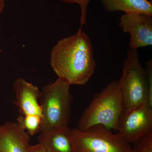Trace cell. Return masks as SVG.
Listing matches in <instances>:
<instances>
[{
	"instance_id": "6da1fadb",
	"label": "cell",
	"mask_w": 152,
	"mask_h": 152,
	"mask_svg": "<svg viewBox=\"0 0 152 152\" xmlns=\"http://www.w3.org/2000/svg\"><path fill=\"white\" fill-rule=\"evenodd\" d=\"M50 64L58 77L71 85L83 86L89 81L96 63L91 41L81 27L58 41L51 51Z\"/></svg>"
},
{
	"instance_id": "7a4b0ae2",
	"label": "cell",
	"mask_w": 152,
	"mask_h": 152,
	"mask_svg": "<svg viewBox=\"0 0 152 152\" xmlns=\"http://www.w3.org/2000/svg\"><path fill=\"white\" fill-rule=\"evenodd\" d=\"M122 112L121 89L118 81L113 80L94 96L82 113L77 128L83 130L95 125H100L116 131Z\"/></svg>"
},
{
	"instance_id": "3957f363",
	"label": "cell",
	"mask_w": 152,
	"mask_h": 152,
	"mask_svg": "<svg viewBox=\"0 0 152 152\" xmlns=\"http://www.w3.org/2000/svg\"><path fill=\"white\" fill-rule=\"evenodd\" d=\"M70 84L59 77L41 91L40 105L42 118L40 132L68 126L71 116Z\"/></svg>"
},
{
	"instance_id": "277c9868",
	"label": "cell",
	"mask_w": 152,
	"mask_h": 152,
	"mask_svg": "<svg viewBox=\"0 0 152 152\" xmlns=\"http://www.w3.org/2000/svg\"><path fill=\"white\" fill-rule=\"evenodd\" d=\"M121 93L122 112L129 111L147 102L146 72L137 50H128L123 62L122 74L118 81Z\"/></svg>"
},
{
	"instance_id": "5b68a950",
	"label": "cell",
	"mask_w": 152,
	"mask_h": 152,
	"mask_svg": "<svg viewBox=\"0 0 152 152\" xmlns=\"http://www.w3.org/2000/svg\"><path fill=\"white\" fill-rule=\"evenodd\" d=\"M75 152H132L131 144L119 133L102 125H95L81 130L72 129Z\"/></svg>"
},
{
	"instance_id": "8992f818",
	"label": "cell",
	"mask_w": 152,
	"mask_h": 152,
	"mask_svg": "<svg viewBox=\"0 0 152 152\" xmlns=\"http://www.w3.org/2000/svg\"><path fill=\"white\" fill-rule=\"evenodd\" d=\"M130 144L152 132V107L145 103L129 111L122 113L116 131Z\"/></svg>"
},
{
	"instance_id": "52a82bcc",
	"label": "cell",
	"mask_w": 152,
	"mask_h": 152,
	"mask_svg": "<svg viewBox=\"0 0 152 152\" xmlns=\"http://www.w3.org/2000/svg\"><path fill=\"white\" fill-rule=\"evenodd\" d=\"M152 16L146 14L125 13L121 17L119 25L123 31L130 35L129 50L152 45Z\"/></svg>"
},
{
	"instance_id": "ba28073f",
	"label": "cell",
	"mask_w": 152,
	"mask_h": 152,
	"mask_svg": "<svg viewBox=\"0 0 152 152\" xmlns=\"http://www.w3.org/2000/svg\"><path fill=\"white\" fill-rule=\"evenodd\" d=\"M15 93L14 104L19 108L21 115H37L42 118V108L39 103L41 91L37 87L22 77L15 80L13 85Z\"/></svg>"
},
{
	"instance_id": "9c48e42d",
	"label": "cell",
	"mask_w": 152,
	"mask_h": 152,
	"mask_svg": "<svg viewBox=\"0 0 152 152\" xmlns=\"http://www.w3.org/2000/svg\"><path fill=\"white\" fill-rule=\"evenodd\" d=\"M30 136L17 122L0 125V152H30Z\"/></svg>"
},
{
	"instance_id": "30bf717a",
	"label": "cell",
	"mask_w": 152,
	"mask_h": 152,
	"mask_svg": "<svg viewBox=\"0 0 152 152\" xmlns=\"http://www.w3.org/2000/svg\"><path fill=\"white\" fill-rule=\"evenodd\" d=\"M38 144L51 152H75L72 140V129L64 127L42 131Z\"/></svg>"
},
{
	"instance_id": "8fae6325",
	"label": "cell",
	"mask_w": 152,
	"mask_h": 152,
	"mask_svg": "<svg viewBox=\"0 0 152 152\" xmlns=\"http://www.w3.org/2000/svg\"><path fill=\"white\" fill-rule=\"evenodd\" d=\"M107 12L123 11L125 13H137L152 16V2L148 0H101Z\"/></svg>"
},
{
	"instance_id": "7c38bea8",
	"label": "cell",
	"mask_w": 152,
	"mask_h": 152,
	"mask_svg": "<svg viewBox=\"0 0 152 152\" xmlns=\"http://www.w3.org/2000/svg\"><path fill=\"white\" fill-rule=\"evenodd\" d=\"M42 121V117L28 114L19 115L17 122L30 136H33L40 132Z\"/></svg>"
},
{
	"instance_id": "4fadbf2b",
	"label": "cell",
	"mask_w": 152,
	"mask_h": 152,
	"mask_svg": "<svg viewBox=\"0 0 152 152\" xmlns=\"http://www.w3.org/2000/svg\"><path fill=\"white\" fill-rule=\"evenodd\" d=\"M132 152H152V132L133 142Z\"/></svg>"
},
{
	"instance_id": "5bb4252c",
	"label": "cell",
	"mask_w": 152,
	"mask_h": 152,
	"mask_svg": "<svg viewBox=\"0 0 152 152\" xmlns=\"http://www.w3.org/2000/svg\"><path fill=\"white\" fill-rule=\"evenodd\" d=\"M91 0H61L63 2L68 4H77L80 6L81 10L80 19V27L86 23L87 13L88 5Z\"/></svg>"
},
{
	"instance_id": "9a60e30c",
	"label": "cell",
	"mask_w": 152,
	"mask_h": 152,
	"mask_svg": "<svg viewBox=\"0 0 152 152\" xmlns=\"http://www.w3.org/2000/svg\"><path fill=\"white\" fill-rule=\"evenodd\" d=\"M146 72L148 83V96L147 103L152 107V61L148 60L145 62Z\"/></svg>"
},
{
	"instance_id": "2e32d148",
	"label": "cell",
	"mask_w": 152,
	"mask_h": 152,
	"mask_svg": "<svg viewBox=\"0 0 152 152\" xmlns=\"http://www.w3.org/2000/svg\"><path fill=\"white\" fill-rule=\"evenodd\" d=\"M30 152H51L40 144L31 145Z\"/></svg>"
},
{
	"instance_id": "e0dca14e",
	"label": "cell",
	"mask_w": 152,
	"mask_h": 152,
	"mask_svg": "<svg viewBox=\"0 0 152 152\" xmlns=\"http://www.w3.org/2000/svg\"><path fill=\"white\" fill-rule=\"evenodd\" d=\"M5 0H0V14L2 12L4 7Z\"/></svg>"
},
{
	"instance_id": "ac0fdd59",
	"label": "cell",
	"mask_w": 152,
	"mask_h": 152,
	"mask_svg": "<svg viewBox=\"0 0 152 152\" xmlns=\"http://www.w3.org/2000/svg\"><path fill=\"white\" fill-rule=\"evenodd\" d=\"M150 1L152 2V0H150Z\"/></svg>"
}]
</instances>
